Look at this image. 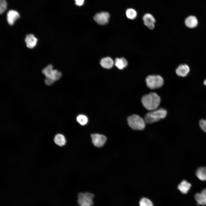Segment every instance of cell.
Wrapping results in <instances>:
<instances>
[{"label":"cell","mask_w":206,"mask_h":206,"mask_svg":"<svg viewBox=\"0 0 206 206\" xmlns=\"http://www.w3.org/2000/svg\"><path fill=\"white\" fill-rule=\"evenodd\" d=\"M141 102L144 107L150 111L158 108L161 102V98L156 93L151 92L143 96Z\"/></svg>","instance_id":"obj_1"},{"label":"cell","mask_w":206,"mask_h":206,"mask_svg":"<svg viewBox=\"0 0 206 206\" xmlns=\"http://www.w3.org/2000/svg\"><path fill=\"white\" fill-rule=\"evenodd\" d=\"M42 73L45 76L44 82L48 86H50L58 80L62 76V73L56 70L53 69V66L49 64L42 70Z\"/></svg>","instance_id":"obj_2"},{"label":"cell","mask_w":206,"mask_h":206,"mask_svg":"<svg viewBox=\"0 0 206 206\" xmlns=\"http://www.w3.org/2000/svg\"><path fill=\"white\" fill-rule=\"evenodd\" d=\"M167 114V111L164 108H161L150 111L145 115L144 120L148 124H152L164 118Z\"/></svg>","instance_id":"obj_3"},{"label":"cell","mask_w":206,"mask_h":206,"mask_svg":"<svg viewBox=\"0 0 206 206\" xmlns=\"http://www.w3.org/2000/svg\"><path fill=\"white\" fill-rule=\"evenodd\" d=\"M127 121L129 126L133 130H142L145 127L146 122L144 119L138 115L133 114L129 116Z\"/></svg>","instance_id":"obj_4"},{"label":"cell","mask_w":206,"mask_h":206,"mask_svg":"<svg viewBox=\"0 0 206 206\" xmlns=\"http://www.w3.org/2000/svg\"><path fill=\"white\" fill-rule=\"evenodd\" d=\"M146 82L147 86L149 88L154 89L162 87L164 84V80L160 75H150L146 77Z\"/></svg>","instance_id":"obj_5"},{"label":"cell","mask_w":206,"mask_h":206,"mask_svg":"<svg viewBox=\"0 0 206 206\" xmlns=\"http://www.w3.org/2000/svg\"><path fill=\"white\" fill-rule=\"evenodd\" d=\"M94 197V195L91 193H79L78 199L79 206H92L93 204L92 199Z\"/></svg>","instance_id":"obj_6"},{"label":"cell","mask_w":206,"mask_h":206,"mask_svg":"<svg viewBox=\"0 0 206 206\" xmlns=\"http://www.w3.org/2000/svg\"><path fill=\"white\" fill-rule=\"evenodd\" d=\"M91 136L92 143L94 146L98 147L103 146L107 140L106 137L101 134H91Z\"/></svg>","instance_id":"obj_7"},{"label":"cell","mask_w":206,"mask_h":206,"mask_svg":"<svg viewBox=\"0 0 206 206\" xmlns=\"http://www.w3.org/2000/svg\"><path fill=\"white\" fill-rule=\"evenodd\" d=\"M110 17L109 13L103 11L96 13L94 17V19L98 24L104 25L108 23Z\"/></svg>","instance_id":"obj_8"},{"label":"cell","mask_w":206,"mask_h":206,"mask_svg":"<svg viewBox=\"0 0 206 206\" xmlns=\"http://www.w3.org/2000/svg\"><path fill=\"white\" fill-rule=\"evenodd\" d=\"M144 25L150 29H153L155 27L156 20L154 16L151 14L146 13L142 17Z\"/></svg>","instance_id":"obj_9"},{"label":"cell","mask_w":206,"mask_h":206,"mask_svg":"<svg viewBox=\"0 0 206 206\" xmlns=\"http://www.w3.org/2000/svg\"><path fill=\"white\" fill-rule=\"evenodd\" d=\"M20 17V15L17 11L11 10L9 11L7 14V20L10 25H13L15 21Z\"/></svg>","instance_id":"obj_10"},{"label":"cell","mask_w":206,"mask_h":206,"mask_svg":"<svg viewBox=\"0 0 206 206\" xmlns=\"http://www.w3.org/2000/svg\"><path fill=\"white\" fill-rule=\"evenodd\" d=\"M195 198L198 204L202 205H206V189L202 190L201 193L195 194Z\"/></svg>","instance_id":"obj_11"},{"label":"cell","mask_w":206,"mask_h":206,"mask_svg":"<svg viewBox=\"0 0 206 206\" xmlns=\"http://www.w3.org/2000/svg\"><path fill=\"white\" fill-rule=\"evenodd\" d=\"M189 71L190 68L189 66L186 64L180 65L176 70L177 75L182 77L187 76Z\"/></svg>","instance_id":"obj_12"},{"label":"cell","mask_w":206,"mask_h":206,"mask_svg":"<svg viewBox=\"0 0 206 206\" xmlns=\"http://www.w3.org/2000/svg\"><path fill=\"white\" fill-rule=\"evenodd\" d=\"M37 41V39L33 34L27 35L25 39L26 45L29 48H33L36 45Z\"/></svg>","instance_id":"obj_13"},{"label":"cell","mask_w":206,"mask_h":206,"mask_svg":"<svg viewBox=\"0 0 206 206\" xmlns=\"http://www.w3.org/2000/svg\"><path fill=\"white\" fill-rule=\"evenodd\" d=\"M100 63L101 66L103 68L109 69L112 67L114 62L111 58L106 57L102 59Z\"/></svg>","instance_id":"obj_14"},{"label":"cell","mask_w":206,"mask_h":206,"mask_svg":"<svg viewBox=\"0 0 206 206\" xmlns=\"http://www.w3.org/2000/svg\"><path fill=\"white\" fill-rule=\"evenodd\" d=\"M198 20L196 17L193 16H189L185 19V25L190 28H194L197 25Z\"/></svg>","instance_id":"obj_15"},{"label":"cell","mask_w":206,"mask_h":206,"mask_svg":"<svg viewBox=\"0 0 206 206\" xmlns=\"http://www.w3.org/2000/svg\"><path fill=\"white\" fill-rule=\"evenodd\" d=\"M191 187V184L187 181L183 180L178 185V189L183 194L188 193Z\"/></svg>","instance_id":"obj_16"},{"label":"cell","mask_w":206,"mask_h":206,"mask_svg":"<svg viewBox=\"0 0 206 206\" xmlns=\"http://www.w3.org/2000/svg\"><path fill=\"white\" fill-rule=\"evenodd\" d=\"M114 64L116 67L120 70H122L126 67L128 62L125 58H116Z\"/></svg>","instance_id":"obj_17"},{"label":"cell","mask_w":206,"mask_h":206,"mask_svg":"<svg viewBox=\"0 0 206 206\" xmlns=\"http://www.w3.org/2000/svg\"><path fill=\"white\" fill-rule=\"evenodd\" d=\"M54 141L56 144L60 146H64L66 142L65 136L61 134H58L55 135L54 138Z\"/></svg>","instance_id":"obj_18"},{"label":"cell","mask_w":206,"mask_h":206,"mask_svg":"<svg viewBox=\"0 0 206 206\" xmlns=\"http://www.w3.org/2000/svg\"><path fill=\"white\" fill-rule=\"evenodd\" d=\"M196 175L200 180L206 181V167H201L198 168L196 171Z\"/></svg>","instance_id":"obj_19"},{"label":"cell","mask_w":206,"mask_h":206,"mask_svg":"<svg viewBox=\"0 0 206 206\" xmlns=\"http://www.w3.org/2000/svg\"><path fill=\"white\" fill-rule=\"evenodd\" d=\"M126 15L128 18L133 20L137 17V13L135 9L132 8H129L126 10Z\"/></svg>","instance_id":"obj_20"},{"label":"cell","mask_w":206,"mask_h":206,"mask_svg":"<svg viewBox=\"0 0 206 206\" xmlns=\"http://www.w3.org/2000/svg\"><path fill=\"white\" fill-rule=\"evenodd\" d=\"M77 122L81 125L84 126L88 123V118L85 115L81 114L78 115L76 118Z\"/></svg>","instance_id":"obj_21"},{"label":"cell","mask_w":206,"mask_h":206,"mask_svg":"<svg viewBox=\"0 0 206 206\" xmlns=\"http://www.w3.org/2000/svg\"><path fill=\"white\" fill-rule=\"evenodd\" d=\"M139 205L140 206H153L152 202L149 199L145 198L140 200Z\"/></svg>","instance_id":"obj_22"},{"label":"cell","mask_w":206,"mask_h":206,"mask_svg":"<svg viewBox=\"0 0 206 206\" xmlns=\"http://www.w3.org/2000/svg\"><path fill=\"white\" fill-rule=\"evenodd\" d=\"M7 3L5 0H0V13L1 14L6 9Z\"/></svg>","instance_id":"obj_23"},{"label":"cell","mask_w":206,"mask_h":206,"mask_svg":"<svg viewBox=\"0 0 206 206\" xmlns=\"http://www.w3.org/2000/svg\"><path fill=\"white\" fill-rule=\"evenodd\" d=\"M199 125L201 128L206 132V120L202 119L199 122Z\"/></svg>","instance_id":"obj_24"},{"label":"cell","mask_w":206,"mask_h":206,"mask_svg":"<svg viewBox=\"0 0 206 206\" xmlns=\"http://www.w3.org/2000/svg\"><path fill=\"white\" fill-rule=\"evenodd\" d=\"M76 4L78 6L82 5L84 0H75Z\"/></svg>","instance_id":"obj_25"},{"label":"cell","mask_w":206,"mask_h":206,"mask_svg":"<svg viewBox=\"0 0 206 206\" xmlns=\"http://www.w3.org/2000/svg\"><path fill=\"white\" fill-rule=\"evenodd\" d=\"M204 84L206 86V80H204Z\"/></svg>","instance_id":"obj_26"},{"label":"cell","mask_w":206,"mask_h":206,"mask_svg":"<svg viewBox=\"0 0 206 206\" xmlns=\"http://www.w3.org/2000/svg\"></svg>","instance_id":"obj_27"}]
</instances>
